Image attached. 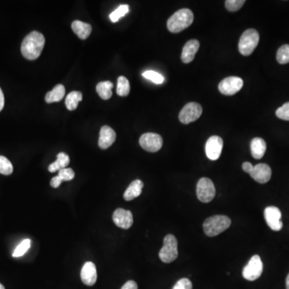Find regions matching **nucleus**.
Segmentation results:
<instances>
[{
    "instance_id": "obj_11",
    "label": "nucleus",
    "mask_w": 289,
    "mask_h": 289,
    "mask_svg": "<svg viewBox=\"0 0 289 289\" xmlns=\"http://www.w3.org/2000/svg\"><path fill=\"white\" fill-rule=\"evenodd\" d=\"M281 217V211L277 206H268L264 210V218L266 220L267 224L273 231H281L283 227Z\"/></svg>"
},
{
    "instance_id": "obj_38",
    "label": "nucleus",
    "mask_w": 289,
    "mask_h": 289,
    "mask_svg": "<svg viewBox=\"0 0 289 289\" xmlns=\"http://www.w3.org/2000/svg\"><path fill=\"white\" fill-rule=\"evenodd\" d=\"M4 95H3V93H2L1 88H0V112L2 110V108L4 107Z\"/></svg>"
},
{
    "instance_id": "obj_37",
    "label": "nucleus",
    "mask_w": 289,
    "mask_h": 289,
    "mask_svg": "<svg viewBox=\"0 0 289 289\" xmlns=\"http://www.w3.org/2000/svg\"><path fill=\"white\" fill-rule=\"evenodd\" d=\"M242 168L244 170V172L248 173L250 175V173L252 172V170H253L254 166H252V163L247 162V163H244L243 164Z\"/></svg>"
},
{
    "instance_id": "obj_31",
    "label": "nucleus",
    "mask_w": 289,
    "mask_h": 289,
    "mask_svg": "<svg viewBox=\"0 0 289 289\" xmlns=\"http://www.w3.org/2000/svg\"><path fill=\"white\" fill-rule=\"evenodd\" d=\"M244 3H245L244 0H227L225 2V6L229 11L234 12L241 8Z\"/></svg>"
},
{
    "instance_id": "obj_3",
    "label": "nucleus",
    "mask_w": 289,
    "mask_h": 289,
    "mask_svg": "<svg viewBox=\"0 0 289 289\" xmlns=\"http://www.w3.org/2000/svg\"><path fill=\"white\" fill-rule=\"evenodd\" d=\"M231 224V220L226 215H214L206 218L203 223V231L209 237H214L226 231Z\"/></svg>"
},
{
    "instance_id": "obj_27",
    "label": "nucleus",
    "mask_w": 289,
    "mask_h": 289,
    "mask_svg": "<svg viewBox=\"0 0 289 289\" xmlns=\"http://www.w3.org/2000/svg\"><path fill=\"white\" fill-rule=\"evenodd\" d=\"M277 60L281 65H286L289 63V44L281 46L277 52Z\"/></svg>"
},
{
    "instance_id": "obj_4",
    "label": "nucleus",
    "mask_w": 289,
    "mask_h": 289,
    "mask_svg": "<svg viewBox=\"0 0 289 289\" xmlns=\"http://www.w3.org/2000/svg\"><path fill=\"white\" fill-rule=\"evenodd\" d=\"M260 41V35L256 30L248 29L242 34L239 43V50L243 56H250L255 51Z\"/></svg>"
},
{
    "instance_id": "obj_13",
    "label": "nucleus",
    "mask_w": 289,
    "mask_h": 289,
    "mask_svg": "<svg viewBox=\"0 0 289 289\" xmlns=\"http://www.w3.org/2000/svg\"><path fill=\"white\" fill-rule=\"evenodd\" d=\"M112 220L120 228L129 229L133 225V214L130 210L118 208L112 214Z\"/></svg>"
},
{
    "instance_id": "obj_7",
    "label": "nucleus",
    "mask_w": 289,
    "mask_h": 289,
    "mask_svg": "<svg viewBox=\"0 0 289 289\" xmlns=\"http://www.w3.org/2000/svg\"><path fill=\"white\" fill-rule=\"evenodd\" d=\"M264 265L258 255L252 256L243 270V277L247 281H254L260 278L262 274Z\"/></svg>"
},
{
    "instance_id": "obj_1",
    "label": "nucleus",
    "mask_w": 289,
    "mask_h": 289,
    "mask_svg": "<svg viewBox=\"0 0 289 289\" xmlns=\"http://www.w3.org/2000/svg\"><path fill=\"white\" fill-rule=\"evenodd\" d=\"M45 44V38L39 31H31L21 44V52L28 61H35L40 57Z\"/></svg>"
},
{
    "instance_id": "obj_18",
    "label": "nucleus",
    "mask_w": 289,
    "mask_h": 289,
    "mask_svg": "<svg viewBox=\"0 0 289 289\" xmlns=\"http://www.w3.org/2000/svg\"><path fill=\"white\" fill-rule=\"evenodd\" d=\"M267 150V144L263 138L255 137L251 142V152L256 159H261Z\"/></svg>"
},
{
    "instance_id": "obj_24",
    "label": "nucleus",
    "mask_w": 289,
    "mask_h": 289,
    "mask_svg": "<svg viewBox=\"0 0 289 289\" xmlns=\"http://www.w3.org/2000/svg\"><path fill=\"white\" fill-rule=\"evenodd\" d=\"M82 94L81 92L73 91L67 96L66 100H65V104L69 110H75L76 108L78 106L79 102L82 101Z\"/></svg>"
},
{
    "instance_id": "obj_5",
    "label": "nucleus",
    "mask_w": 289,
    "mask_h": 289,
    "mask_svg": "<svg viewBox=\"0 0 289 289\" xmlns=\"http://www.w3.org/2000/svg\"><path fill=\"white\" fill-rule=\"evenodd\" d=\"M179 256L178 251V240L175 235H167L163 240V246L160 252L159 258L166 264L175 261Z\"/></svg>"
},
{
    "instance_id": "obj_21",
    "label": "nucleus",
    "mask_w": 289,
    "mask_h": 289,
    "mask_svg": "<svg viewBox=\"0 0 289 289\" xmlns=\"http://www.w3.org/2000/svg\"><path fill=\"white\" fill-rule=\"evenodd\" d=\"M70 163V158L69 155L65 153L61 152L57 155L56 162L49 165L48 171L51 173H55L56 171H61L62 169L66 168Z\"/></svg>"
},
{
    "instance_id": "obj_22",
    "label": "nucleus",
    "mask_w": 289,
    "mask_h": 289,
    "mask_svg": "<svg viewBox=\"0 0 289 289\" xmlns=\"http://www.w3.org/2000/svg\"><path fill=\"white\" fill-rule=\"evenodd\" d=\"M65 95V88L63 85H57L51 92L46 94L45 101L47 103L59 102L62 100Z\"/></svg>"
},
{
    "instance_id": "obj_30",
    "label": "nucleus",
    "mask_w": 289,
    "mask_h": 289,
    "mask_svg": "<svg viewBox=\"0 0 289 289\" xmlns=\"http://www.w3.org/2000/svg\"><path fill=\"white\" fill-rule=\"evenodd\" d=\"M142 76L146 79L150 80V81L154 82V83L157 84V85H161V84H163L164 82V77H163V76L161 75V74L157 73V72L149 70V71L144 72Z\"/></svg>"
},
{
    "instance_id": "obj_40",
    "label": "nucleus",
    "mask_w": 289,
    "mask_h": 289,
    "mask_svg": "<svg viewBox=\"0 0 289 289\" xmlns=\"http://www.w3.org/2000/svg\"><path fill=\"white\" fill-rule=\"evenodd\" d=\"M0 289H5L4 286L2 284H0Z\"/></svg>"
},
{
    "instance_id": "obj_9",
    "label": "nucleus",
    "mask_w": 289,
    "mask_h": 289,
    "mask_svg": "<svg viewBox=\"0 0 289 289\" xmlns=\"http://www.w3.org/2000/svg\"><path fill=\"white\" fill-rule=\"evenodd\" d=\"M140 146L148 152L155 153L163 147V140L158 133H146L141 136Z\"/></svg>"
},
{
    "instance_id": "obj_35",
    "label": "nucleus",
    "mask_w": 289,
    "mask_h": 289,
    "mask_svg": "<svg viewBox=\"0 0 289 289\" xmlns=\"http://www.w3.org/2000/svg\"><path fill=\"white\" fill-rule=\"evenodd\" d=\"M62 180H61V178L59 176H56V177L53 178V179L51 180V187L53 188H58L60 186H61V183H62Z\"/></svg>"
},
{
    "instance_id": "obj_17",
    "label": "nucleus",
    "mask_w": 289,
    "mask_h": 289,
    "mask_svg": "<svg viewBox=\"0 0 289 289\" xmlns=\"http://www.w3.org/2000/svg\"><path fill=\"white\" fill-rule=\"evenodd\" d=\"M200 44L198 40H192L186 43L183 47V52H182V61L185 64L193 61L195 56L196 53L199 49Z\"/></svg>"
},
{
    "instance_id": "obj_2",
    "label": "nucleus",
    "mask_w": 289,
    "mask_h": 289,
    "mask_svg": "<svg viewBox=\"0 0 289 289\" xmlns=\"http://www.w3.org/2000/svg\"><path fill=\"white\" fill-rule=\"evenodd\" d=\"M193 21V14L192 10L183 8L171 15L167 21V28L173 33H179L192 25Z\"/></svg>"
},
{
    "instance_id": "obj_34",
    "label": "nucleus",
    "mask_w": 289,
    "mask_h": 289,
    "mask_svg": "<svg viewBox=\"0 0 289 289\" xmlns=\"http://www.w3.org/2000/svg\"><path fill=\"white\" fill-rule=\"evenodd\" d=\"M192 281L187 278H183V279L179 280L176 285L174 286L173 289H192Z\"/></svg>"
},
{
    "instance_id": "obj_39",
    "label": "nucleus",
    "mask_w": 289,
    "mask_h": 289,
    "mask_svg": "<svg viewBox=\"0 0 289 289\" xmlns=\"http://www.w3.org/2000/svg\"><path fill=\"white\" fill-rule=\"evenodd\" d=\"M286 289H289V274L288 275L287 279H286Z\"/></svg>"
},
{
    "instance_id": "obj_8",
    "label": "nucleus",
    "mask_w": 289,
    "mask_h": 289,
    "mask_svg": "<svg viewBox=\"0 0 289 289\" xmlns=\"http://www.w3.org/2000/svg\"><path fill=\"white\" fill-rule=\"evenodd\" d=\"M202 106L195 102H191L183 107L179 113V121L183 124L188 125L190 123L198 120L202 115Z\"/></svg>"
},
{
    "instance_id": "obj_6",
    "label": "nucleus",
    "mask_w": 289,
    "mask_h": 289,
    "mask_svg": "<svg viewBox=\"0 0 289 289\" xmlns=\"http://www.w3.org/2000/svg\"><path fill=\"white\" fill-rule=\"evenodd\" d=\"M197 197L199 201L207 203L212 201L215 196L214 183L208 178H202L197 184Z\"/></svg>"
},
{
    "instance_id": "obj_12",
    "label": "nucleus",
    "mask_w": 289,
    "mask_h": 289,
    "mask_svg": "<svg viewBox=\"0 0 289 289\" xmlns=\"http://www.w3.org/2000/svg\"><path fill=\"white\" fill-rule=\"evenodd\" d=\"M223 147V141L218 136H212L207 140L205 146L206 154L207 158L210 160H218Z\"/></svg>"
},
{
    "instance_id": "obj_23",
    "label": "nucleus",
    "mask_w": 289,
    "mask_h": 289,
    "mask_svg": "<svg viewBox=\"0 0 289 289\" xmlns=\"http://www.w3.org/2000/svg\"><path fill=\"white\" fill-rule=\"evenodd\" d=\"M113 88V84L111 82H100L97 84L96 90L100 98L103 100H108L112 97V89Z\"/></svg>"
},
{
    "instance_id": "obj_33",
    "label": "nucleus",
    "mask_w": 289,
    "mask_h": 289,
    "mask_svg": "<svg viewBox=\"0 0 289 289\" xmlns=\"http://www.w3.org/2000/svg\"><path fill=\"white\" fill-rule=\"evenodd\" d=\"M58 176L62 181H71L75 177V173L73 169L65 168L59 171Z\"/></svg>"
},
{
    "instance_id": "obj_32",
    "label": "nucleus",
    "mask_w": 289,
    "mask_h": 289,
    "mask_svg": "<svg viewBox=\"0 0 289 289\" xmlns=\"http://www.w3.org/2000/svg\"><path fill=\"white\" fill-rule=\"evenodd\" d=\"M277 117L284 121H289V102L280 107L276 112Z\"/></svg>"
},
{
    "instance_id": "obj_15",
    "label": "nucleus",
    "mask_w": 289,
    "mask_h": 289,
    "mask_svg": "<svg viewBox=\"0 0 289 289\" xmlns=\"http://www.w3.org/2000/svg\"><path fill=\"white\" fill-rule=\"evenodd\" d=\"M116 137H117L116 133L111 127L108 125L102 126L100 129L99 141H98L99 147L102 150H106L114 143Z\"/></svg>"
},
{
    "instance_id": "obj_14",
    "label": "nucleus",
    "mask_w": 289,
    "mask_h": 289,
    "mask_svg": "<svg viewBox=\"0 0 289 289\" xmlns=\"http://www.w3.org/2000/svg\"><path fill=\"white\" fill-rule=\"evenodd\" d=\"M251 177L259 183H268L272 177V170L269 165L264 163L254 166L253 170L250 173Z\"/></svg>"
},
{
    "instance_id": "obj_19",
    "label": "nucleus",
    "mask_w": 289,
    "mask_h": 289,
    "mask_svg": "<svg viewBox=\"0 0 289 289\" xmlns=\"http://www.w3.org/2000/svg\"><path fill=\"white\" fill-rule=\"evenodd\" d=\"M144 184L142 181L137 179L135 181L132 182L129 188H127L125 193H124V198L126 201H131L134 198H137L141 195L142 192Z\"/></svg>"
},
{
    "instance_id": "obj_29",
    "label": "nucleus",
    "mask_w": 289,
    "mask_h": 289,
    "mask_svg": "<svg viewBox=\"0 0 289 289\" xmlns=\"http://www.w3.org/2000/svg\"><path fill=\"white\" fill-rule=\"evenodd\" d=\"M13 172V166L7 158L0 156V174L10 175Z\"/></svg>"
},
{
    "instance_id": "obj_16",
    "label": "nucleus",
    "mask_w": 289,
    "mask_h": 289,
    "mask_svg": "<svg viewBox=\"0 0 289 289\" xmlns=\"http://www.w3.org/2000/svg\"><path fill=\"white\" fill-rule=\"evenodd\" d=\"M81 277L82 282L87 286L95 285L97 279L96 265L93 262H86L82 268Z\"/></svg>"
},
{
    "instance_id": "obj_28",
    "label": "nucleus",
    "mask_w": 289,
    "mask_h": 289,
    "mask_svg": "<svg viewBox=\"0 0 289 289\" xmlns=\"http://www.w3.org/2000/svg\"><path fill=\"white\" fill-rule=\"evenodd\" d=\"M30 247H31V240L29 239H24L21 242L20 244L17 246L15 252H13V257H20L23 256L27 252V250L29 249Z\"/></svg>"
},
{
    "instance_id": "obj_20",
    "label": "nucleus",
    "mask_w": 289,
    "mask_h": 289,
    "mask_svg": "<svg viewBox=\"0 0 289 289\" xmlns=\"http://www.w3.org/2000/svg\"><path fill=\"white\" fill-rule=\"evenodd\" d=\"M72 29L80 39L86 40L91 34L92 26L82 21L75 20L72 23Z\"/></svg>"
},
{
    "instance_id": "obj_36",
    "label": "nucleus",
    "mask_w": 289,
    "mask_h": 289,
    "mask_svg": "<svg viewBox=\"0 0 289 289\" xmlns=\"http://www.w3.org/2000/svg\"><path fill=\"white\" fill-rule=\"evenodd\" d=\"M121 289H137V285L133 281H127Z\"/></svg>"
},
{
    "instance_id": "obj_10",
    "label": "nucleus",
    "mask_w": 289,
    "mask_h": 289,
    "mask_svg": "<svg viewBox=\"0 0 289 289\" xmlns=\"http://www.w3.org/2000/svg\"><path fill=\"white\" fill-rule=\"evenodd\" d=\"M244 86V82L240 77H229L225 78L218 85V90L221 94L231 96L237 94Z\"/></svg>"
},
{
    "instance_id": "obj_26",
    "label": "nucleus",
    "mask_w": 289,
    "mask_h": 289,
    "mask_svg": "<svg viewBox=\"0 0 289 289\" xmlns=\"http://www.w3.org/2000/svg\"><path fill=\"white\" fill-rule=\"evenodd\" d=\"M129 11V5L124 4L118 6L117 10L112 11L109 15V19L112 21V23H116L119 19L125 16L127 13Z\"/></svg>"
},
{
    "instance_id": "obj_25",
    "label": "nucleus",
    "mask_w": 289,
    "mask_h": 289,
    "mask_svg": "<svg viewBox=\"0 0 289 289\" xmlns=\"http://www.w3.org/2000/svg\"><path fill=\"white\" fill-rule=\"evenodd\" d=\"M129 92H130V85H129L128 79L123 76L119 77L118 80H117V95L121 96H126L129 95Z\"/></svg>"
}]
</instances>
